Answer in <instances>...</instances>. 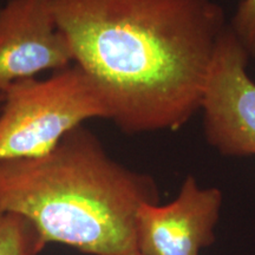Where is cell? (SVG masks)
I'll return each mask as SVG.
<instances>
[{
	"label": "cell",
	"instance_id": "obj_2",
	"mask_svg": "<svg viewBox=\"0 0 255 255\" xmlns=\"http://www.w3.org/2000/svg\"><path fill=\"white\" fill-rule=\"evenodd\" d=\"M152 176L121 164L85 127L49 154L0 162V213L26 220L41 247L88 255H139L137 216L158 203Z\"/></svg>",
	"mask_w": 255,
	"mask_h": 255
},
{
	"label": "cell",
	"instance_id": "obj_7",
	"mask_svg": "<svg viewBox=\"0 0 255 255\" xmlns=\"http://www.w3.org/2000/svg\"><path fill=\"white\" fill-rule=\"evenodd\" d=\"M43 250L36 232L26 220L0 213V255H38Z\"/></svg>",
	"mask_w": 255,
	"mask_h": 255
},
{
	"label": "cell",
	"instance_id": "obj_8",
	"mask_svg": "<svg viewBox=\"0 0 255 255\" xmlns=\"http://www.w3.org/2000/svg\"><path fill=\"white\" fill-rule=\"evenodd\" d=\"M229 27L250 57H255V0H241Z\"/></svg>",
	"mask_w": 255,
	"mask_h": 255
},
{
	"label": "cell",
	"instance_id": "obj_1",
	"mask_svg": "<svg viewBox=\"0 0 255 255\" xmlns=\"http://www.w3.org/2000/svg\"><path fill=\"white\" fill-rule=\"evenodd\" d=\"M73 63L123 132L175 131L201 110L220 37L214 0H52Z\"/></svg>",
	"mask_w": 255,
	"mask_h": 255
},
{
	"label": "cell",
	"instance_id": "obj_4",
	"mask_svg": "<svg viewBox=\"0 0 255 255\" xmlns=\"http://www.w3.org/2000/svg\"><path fill=\"white\" fill-rule=\"evenodd\" d=\"M250 56L229 27L216 46L201 110L207 142L229 157L255 156V82Z\"/></svg>",
	"mask_w": 255,
	"mask_h": 255
},
{
	"label": "cell",
	"instance_id": "obj_3",
	"mask_svg": "<svg viewBox=\"0 0 255 255\" xmlns=\"http://www.w3.org/2000/svg\"><path fill=\"white\" fill-rule=\"evenodd\" d=\"M109 111L91 78L71 64L47 78L13 83L0 107V162L49 154L70 132Z\"/></svg>",
	"mask_w": 255,
	"mask_h": 255
},
{
	"label": "cell",
	"instance_id": "obj_6",
	"mask_svg": "<svg viewBox=\"0 0 255 255\" xmlns=\"http://www.w3.org/2000/svg\"><path fill=\"white\" fill-rule=\"evenodd\" d=\"M223 196L188 175L173 201L145 203L137 216L139 255H200L215 241Z\"/></svg>",
	"mask_w": 255,
	"mask_h": 255
},
{
	"label": "cell",
	"instance_id": "obj_5",
	"mask_svg": "<svg viewBox=\"0 0 255 255\" xmlns=\"http://www.w3.org/2000/svg\"><path fill=\"white\" fill-rule=\"evenodd\" d=\"M73 64L52 0H8L0 7V92L18 81Z\"/></svg>",
	"mask_w": 255,
	"mask_h": 255
},
{
	"label": "cell",
	"instance_id": "obj_9",
	"mask_svg": "<svg viewBox=\"0 0 255 255\" xmlns=\"http://www.w3.org/2000/svg\"><path fill=\"white\" fill-rule=\"evenodd\" d=\"M2 101H4V94H2V92H0V107H1Z\"/></svg>",
	"mask_w": 255,
	"mask_h": 255
}]
</instances>
